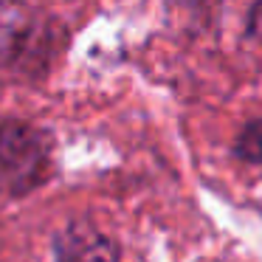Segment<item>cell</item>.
<instances>
[{"label":"cell","instance_id":"3","mask_svg":"<svg viewBox=\"0 0 262 262\" xmlns=\"http://www.w3.org/2000/svg\"><path fill=\"white\" fill-rule=\"evenodd\" d=\"M237 155L245 158L248 164L262 166V119L245 124V130L237 138Z\"/></svg>","mask_w":262,"mask_h":262},{"label":"cell","instance_id":"2","mask_svg":"<svg viewBox=\"0 0 262 262\" xmlns=\"http://www.w3.org/2000/svg\"><path fill=\"white\" fill-rule=\"evenodd\" d=\"M54 262H119V245L91 220H74L54 237Z\"/></svg>","mask_w":262,"mask_h":262},{"label":"cell","instance_id":"4","mask_svg":"<svg viewBox=\"0 0 262 262\" xmlns=\"http://www.w3.org/2000/svg\"><path fill=\"white\" fill-rule=\"evenodd\" d=\"M251 31L262 37V0H256L254 9H251Z\"/></svg>","mask_w":262,"mask_h":262},{"label":"cell","instance_id":"1","mask_svg":"<svg viewBox=\"0 0 262 262\" xmlns=\"http://www.w3.org/2000/svg\"><path fill=\"white\" fill-rule=\"evenodd\" d=\"M51 175V144L23 121L0 124V189L12 194L34 192Z\"/></svg>","mask_w":262,"mask_h":262}]
</instances>
